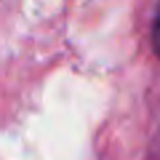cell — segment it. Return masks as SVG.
I'll list each match as a JSON object with an SVG mask.
<instances>
[{"label":"cell","instance_id":"6da1fadb","mask_svg":"<svg viewBox=\"0 0 160 160\" xmlns=\"http://www.w3.org/2000/svg\"><path fill=\"white\" fill-rule=\"evenodd\" d=\"M155 48L160 53V6H158V16H155Z\"/></svg>","mask_w":160,"mask_h":160}]
</instances>
